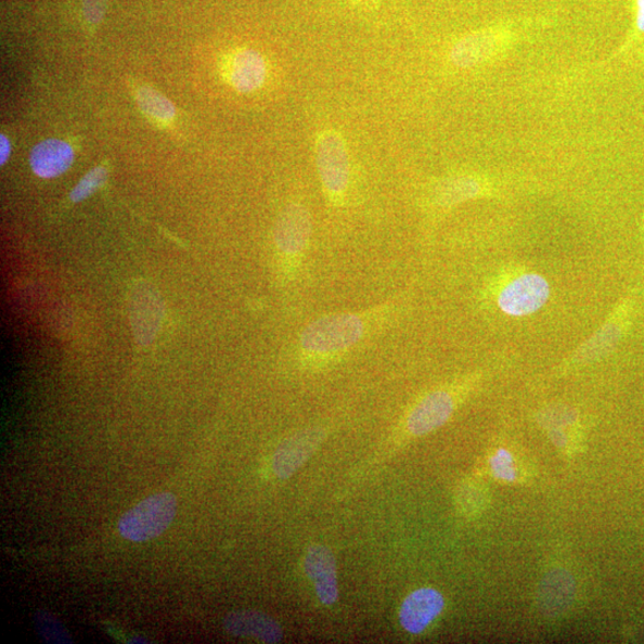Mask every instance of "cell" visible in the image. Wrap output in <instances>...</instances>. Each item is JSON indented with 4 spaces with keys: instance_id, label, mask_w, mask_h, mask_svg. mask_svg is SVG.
Masks as SVG:
<instances>
[{
    "instance_id": "obj_1",
    "label": "cell",
    "mask_w": 644,
    "mask_h": 644,
    "mask_svg": "<svg viewBox=\"0 0 644 644\" xmlns=\"http://www.w3.org/2000/svg\"><path fill=\"white\" fill-rule=\"evenodd\" d=\"M390 319V306L320 317L298 334L292 353L304 368L340 360L373 336Z\"/></svg>"
},
{
    "instance_id": "obj_2",
    "label": "cell",
    "mask_w": 644,
    "mask_h": 644,
    "mask_svg": "<svg viewBox=\"0 0 644 644\" xmlns=\"http://www.w3.org/2000/svg\"><path fill=\"white\" fill-rule=\"evenodd\" d=\"M312 230V218L301 203H289L280 212L273 227V243L284 279L293 282L300 271Z\"/></svg>"
},
{
    "instance_id": "obj_3",
    "label": "cell",
    "mask_w": 644,
    "mask_h": 644,
    "mask_svg": "<svg viewBox=\"0 0 644 644\" xmlns=\"http://www.w3.org/2000/svg\"><path fill=\"white\" fill-rule=\"evenodd\" d=\"M317 169L322 189L334 207L343 205L350 185V158L345 142L336 130H325L315 143Z\"/></svg>"
},
{
    "instance_id": "obj_4",
    "label": "cell",
    "mask_w": 644,
    "mask_h": 644,
    "mask_svg": "<svg viewBox=\"0 0 644 644\" xmlns=\"http://www.w3.org/2000/svg\"><path fill=\"white\" fill-rule=\"evenodd\" d=\"M177 515V500L171 493L149 497L118 521V531L131 542H146L170 527Z\"/></svg>"
},
{
    "instance_id": "obj_5",
    "label": "cell",
    "mask_w": 644,
    "mask_h": 644,
    "mask_svg": "<svg viewBox=\"0 0 644 644\" xmlns=\"http://www.w3.org/2000/svg\"><path fill=\"white\" fill-rule=\"evenodd\" d=\"M549 295L551 288L540 274H521L501 291L498 306L511 317L530 315L546 304Z\"/></svg>"
},
{
    "instance_id": "obj_6",
    "label": "cell",
    "mask_w": 644,
    "mask_h": 644,
    "mask_svg": "<svg viewBox=\"0 0 644 644\" xmlns=\"http://www.w3.org/2000/svg\"><path fill=\"white\" fill-rule=\"evenodd\" d=\"M326 437V429L312 426L284 439L272 461V469L279 479H289L313 455Z\"/></svg>"
},
{
    "instance_id": "obj_7",
    "label": "cell",
    "mask_w": 644,
    "mask_h": 644,
    "mask_svg": "<svg viewBox=\"0 0 644 644\" xmlns=\"http://www.w3.org/2000/svg\"><path fill=\"white\" fill-rule=\"evenodd\" d=\"M456 408L453 394L447 389L429 392L405 417L404 427L414 437H421L443 426Z\"/></svg>"
},
{
    "instance_id": "obj_8",
    "label": "cell",
    "mask_w": 644,
    "mask_h": 644,
    "mask_svg": "<svg viewBox=\"0 0 644 644\" xmlns=\"http://www.w3.org/2000/svg\"><path fill=\"white\" fill-rule=\"evenodd\" d=\"M305 570L314 581L319 601L327 606L338 601L339 589L337 565L330 549L324 545H312L305 558Z\"/></svg>"
},
{
    "instance_id": "obj_9",
    "label": "cell",
    "mask_w": 644,
    "mask_h": 644,
    "mask_svg": "<svg viewBox=\"0 0 644 644\" xmlns=\"http://www.w3.org/2000/svg\"><path fill=\"white\" fill-rule=\"evenodd\" d=\"M445 598L437 590H416L404 600L400 623L411 634H420L443 611Z\"/></svg>"
},
{
    "instance_id": "obj_10",
    "label": "cell",
    "mask_w": 644,
    "mask_h": 644,
    "mask_svg": "<svg viewBox=\"0 0 644 644\" xmlns=\"http://www.w3.org/2000/svg\"><path fill=\"white\" fill-rule=\"evenodd\" d=\"M226 75L239 92H253L265 83L268 76L266 59L254 50L235 52L226 64Z\"/></svg>"
},
{
    "instance_id": "obj_11",
    "label": "cell",
    "mask_w": 644,
    "mask_h": 644,
    "mask_svg": "<svg viewBox=\"0 0 644 644\" xmlns=\"http://www.w3.org/2000/svg\"><path fill=\"white\" fill-rule=\"evenodd\" d=\"M575 578L565 569H555L549 571L542 580L537 601L544 615L556 617L567 610L575 601Z\"/></svg>"
},
{
    "instance_id": "obj_12",
    "label": "cell",
    "mask_w": 644,
    "mask_h": 644,
    "mask_svg": "<svg viewBox=\"0 0 644 644\" xmlns=\"http://www.w3.org/2000/svg\"><path fill=\"white\" fill-rule=\"evenodd\" d=\"M224 629L236 637H249L265 643H278L283 631L276 620L258 611H235L224 619Z\"/></svg>"
},
{
    "instance_id": "obj_13",
    "label": "cell",
    "mask_w": 644,
    "mask_h": 644,
    "mask_svg": "<svg viewBox=\"0 0 644 644\" xmlns=\"http://www.w3.org/2000/svg\"><path fill=\"white\" fill-rule=\"evenodd\" d=\"M75 159L67 142L50 139L36 145L30 154V166L36 176L51 179L66 172Z\"/></svg>"
},
{
    "instance_id": "obj_14",
    "label": "cell",
    "mask_w": 644,
    "mask_h": 644,
    "mask_svg": "<svg viewBox=\"0 0 644 644\" xmlns=\"http://www.w3.org/2000/svg\"><path fill=\"white\" fill-rule=\"evenodd\" d=\"M133 325L141 344H149L154 337L162 317L159 296L150 289H139L133 301Z\"/></svg>"
},
{
    "instance_id": "obj_15",
    "label": "cell",
    "mask_w": 644,
    "mask_h": 644,
    "mask_svg": "<svg viewBox=\"0 0 644 644\" xmlns=\"http://www.w3.org/2000/svg\"><path fill=\"white\" fill-rule=\"evenodd\" d=\"M140 110L152 119L169 123L176 116L173 104L164 95L150 87H140L136 91Z\"/></svg>"
},
{
    "instance_id": "obj_16",
    "label": "cell",
    "mask_w": 644,
    "mask_h": 644,
    "mask_svg": "<svg viewBox=\"0 0 644 644\" xmlns=\"http://www.w3.org/2000/svg\"><path fill=\"white\" fill-rule=\"evenodd\" d=\"M479 191V185L471 178H455L440 184L437 198L441 205H453L465 198L473 197Z\"/></svg>"
},
{
    "instance_id": "obj_17",
    "label": "cell",
    "mask_w": 644,
    "mask_h": 644,
    "mask_svg": "<svg viewBox=\"0 0 644 644\" xmlns=\"http://www.w3.org/2000/svg\"><path fill=\"white\" fill-rule=\"evenodd\" d=\"M106 170L104 167H94L89 173L83 176L81 181L76 185L70 193V199L74 202H81L91 196L95 190H99L106 181Z\"/></svg>"
},
{
    "instance_id": "obj_18",
    "label": "cell",
    "mask_w": 644,
    "mask_h": 644,
    "mask_svg": "<svg viewBox=\"0 0 644 644\" xmlns=\"http://www.w3.org/2000/svg\"><path fill=\"white\" fill-rule=\"evenodd\" d=\"M36 627L41 634V636L47 642L53 643H70V637L67 634L66 630L62 624L57 622V620L48 615L46 613H41L36 616Z\"/></svg>"
},
{
    "instance_id": "obj_19",
    "label": "cell",
    "mask_w": 644,
    "mask_h": 644,
    "mask_svg": "<svg viewBox=\"0 0 644 644\" xmlns=\"http://www.w3.org/2000/svg\"><path fill=\"white\" fill-rule=\"evenodd\" d=\"M491 468L493 475L499 480L513 482L517 479L515 465H513V458L506 449L498 450L491 460Z\"/></svg>"
},
{
    "instance_id": "obj_20",
    "label": "cell",
    "mask_w": 644,
    "mask_h": 644,
    "mask_svg": "<svg viewBox=\"0 0 644 644\" xmlns=\"http://www.w3.org/2000/svg\"><path fill=\"white\" fill-rule=\"evenodd\" d=\"M111 0H80L81 14L90 28H95L102 23Z\"/></svg>"
},
{
    "instance_id": "obj_21",
    "label": "cell",
    "mask_w": 644,
    "mask_h": 644,
    "mask_svg": "<svg viewBox=\"0 0 644 644\" xmlns=\"http://www.w3.org/2000/svg\"><path fill=\"white\" fill-rule=\"evenodd\" d=\"M11 153L10 141L5 136L0 137V164L4 165Z\"/></svg>"
},
{
    "instance_id": "obj_22",
    "label": "cell",
    "mask_w": 644,
    "mask_h": 644,
    "mask_svg": "<svg viewBox=\"0 0 644 644\" xmlns=\"http://www.w3.org/2000/svg\"><path fill=\"white\" fill-rule=\"evenodd\" d=\"M636 27L644 33V0H636Z\"/></svg>"
}]
</instances>
